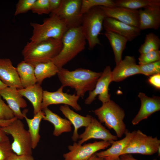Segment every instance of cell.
<instances>
[{
    "label": "cell",
    "instance_id": "cell-1",
    "mask_svg": "<svg viewBox=\"0 0 160 160\" xmlns=\"http://www.w3.org/2000/svg\"><path fill=\"white\" fill-rule=\"evenodd\" d=\"M102 73L81 68L69 71L62 68L57 75L62 86L74 89L76 95L83 98L87 91L94 89Z\"/></svg>",
    "mask_w": 160,
    "mask_h": 160
},
{
    "label": "cell",
    "instance_id": "cell-2",
    "mask_svg": "<svg viewBox=\"0 0 160 160\" xmlns=\"http://www.w3.org/2000/svg\"><path fill=\"white\" fill-rule=\"evenodd\" d=\"M61 41L62 47L61 51L51 61L59 69L84 49L86 40L81 25L68 29Z\"/></svg>",
    "mask_w": 160,
    "mask_h": 160
},
{
    "label": "cell",
    "instance_id": "cell-3",
    "mask_svg": "<svg viewBox=\"0 0 160 160\" xmlns=\"http://www.w3.org/2000/svg\"><path fill=\"white\" fill-rule=\"evenodd\" d=\"M62 47L61 39H50L34 44L28 42L22 54L24 61L35 66L51 61L59 54Z\"/></svg>",
    "mask_w": 160,
    "mask_h": 160
},
{
    "label": "cell",
    "instance_id": "cell-4",
    "mask_svg": "<svg viewBox=\"0 0 160 160\" xmlns=\"http://www.w3.org/2000/svg\"><path fill=\"white\" fill-rule=\"evenodd\" d=\"M33 28L29 42L36 44L50 39H61L68 28L65 23L56 15H51L41 24L30 23Z\"/></svg>",
    "mask_w": 160,
    "mask_h": 160
},
{
    "label": "cell",
    "instance_id": "cell-5",
    "mask_svg": "<svg viewBox=\"0 0 160 160\" xmlns=\"http://www.w3.org/2000/svg\"><path fill=\"white\" fill-rule=\"evenodd\" d=\"M100 123H103L109 129H113L118 137L121 138L127 129L123 121L124 110L113 101L110 100L103 103L94 111Z\"/></svg>",
    "mask_w": 160,
    "mask_h": 160
},
{
    "label": "cell",
    "instance_id": "cell-6",
    "mask_svg": "<svg viewBox=\"0 0 160 160\" xmlns=\"http://www.w3.org/2000/svg\"><path fill=\"white\" fill-rule=\"evenodd\" d=\"M106 17L100 6L93 7L83 15L81 27L88 41L89 49H92L97 45H101L98 36L103 29Z\"/></svg>",
    "mask_w": 160,
    "mask_h": 160
},
{
    "label": "cell",
    "instance_id": "cell-7",
    "mask_svg": "<svg viewBox=\"0 0 160 160\" xmlns=\"http://www.w3.org/2000/svg\"><path fill=\"white\" fill-rule=\"evenodd\" d=\"M2 129L7 134L11 135L13 138L11 146L14 153L17 155H32L31 136L20 119L16 118Z\"/></svg>",
    "mask_w": 160,
    "mask_h": 160
},
{
    "label": "cell",
    "instance_id": "cell-8",
    "mask_svg": "<svg viewBox=\"0 0 160 160\" xmlns=\"http://www.w3.org/2000/svg\"><path fill=\"white\" fill-rule=\"evenodd\" d=\"M82 0H62L56 15L65 24L68 29L81 26L82 15L81 12Z\"/></svg>",
    "mask_w": 160,
    "mask_h": 160
},
{
    "label": "cell",
    "instance_id": "cell-9",
    "mask_svg": "<svg viewBox=\"0 0 160 160\" xmlns=\"http://www.w3.org/2000/svg\"><path fill=\"white\" fill-rule=\"evenodd\" d=\"M108 141H101L85 144L83 145L75 142L69 145V151L63 154L64 160H87L97 151L111 145Z\"/></svg>",
    "mask_w": 160,
    "mask_h": 160
},
{
    "label": "cell",
    "instance_id": "cell-10",
    "mask_svg": "<svg viewBox=\"0 0 160 160\" xmlns=\"http://www.w3.org/2000/svg\"><path fill=\"white\" fill-rule=\"evenodd\" d=\"M64 87L61 86L57 91L53 92L43 91L41 105L42 111L50 105L59 104L70 106L77 111L81 110V108L78 103L80 97L75 94L71 95L64 92Z\"/></svg>",
    "mask_w": 160,
    "mask_h": 160
},
{
    "label": "cell",
    "instance_id": "cell-11",
    "mask_svg": "<svg viewBox=\"0 0 160 160\" xmlns=\"http://www.w3.org/2000/svg\"><path fill=\"white\" fill-rule=\"evenodd\" d=\"M111 71L109 66H106L104 69L98 79L95 88L92 91L89 92V96L85 100L86 104H90L98 95V99L102 103L111 100L108 89L110 84L112 82Z\"/></svg>",
    "mask_w": 160,
    "mask_h": 160
},
{
    "label": "cell",
    "instance_id": "cell-12",
    "mask_svg": "<svg viewBox=\"0 0 160 160\" xmlns=\"http://www.w3.org/2000/svg\"><path fill=\"white\" fill-rule=\"evenodd\" d=\"M80 140L78 143L81 145L91 139H99L103 141L111 142L116 140L118 137L111 134L99 121L92 117L90 124L86 127L84 131L79 135Z\"/></svg>",
    "mask_w": 160,
    "mask_h": 160
},
{
    "label": "cell",
    "instance_id": "cell-13",
    "mask_svg": "<svg viewBox=\"0 0 160 160\" xmlns=\"http://www.w3.org/2000/svg\"><path fill=\"white\" fill-rule=\"evenodd\" d=\"M100 7L104 11L106 17L139 28V17L138 10L116 6Z\"/></svg>",
    "mask_w": 160,
    "mask_h": 160
},
{
    "label": "cell",
    "instance_id": "cell-14",
    "mask_svg": "<svg viewBox=\"0 0 160 160\" xmlns=\"http://www.w3.org/2000/svg\"><path fill=\"white\" fill-rule=\"evenodd\" d=\"M103 27L105 31H111L126 38L131 41L140 34L138 27L130 25L114 19L106 17L104 19Z\"/></svg>",
    "mask_w": 160,
    "mask_h": 160
},
{
    "label": "cell",
    "instance_id": "cell-15",
    "mask_svg": "<svg viewBox=\"0 0 160 160\" xmlns=\"http://www.w3.org/2000/svg\"><path fill=\"white\" fill-rule=\"evenodd\" d=\"M140 74L139 65L133 56H127L123 60L116 64L111 71L112 81L119 82L127 78Z\"/></svg>",
    "mask_w": 160,
    "mask_h": 160
},
{
    "label": "cell",
    "instance_id": "cell-16",
    "mask_svg": "<svg viewBox=\"0 0 160 160\" xmlns=\"http://www.w3.org/2000/svg\"><path fill=\"white\" fill-rule=\"evenodd\" d=\"M17 89L7 87L0 91V95L6 100L15 117L21 120L24 117L20 109L25 108L27 105L25 100L18 92Z\"/></svg>",
    "mask_w": 160,
    "mask_h": 160
},
{
    "label": "cell",
    "instance_id": "cell-17",
    "mask_svg": "<svg viewBox=\"0 0 160 160\" xmlns=\"http://www.w3.org/2000/svg\"><path fill=\"white\" fill-rule=\"evenodd\" d=\"M138 96L141 102V105L138 113L133 119L134 125L138 124L141 121L148 118L152 114L160 110V99L158 97H149L144 93L140 92Z\"/></svg>",
    "mask_w": 160,
    "mask_h": 160
},
{
    "label": "cell",
    "instance_id": "cell-18",
    "mask_svg": "<svg viewBox=\"0 0 160 160\" xmlns=\"http://www.w3.org/2000/svg\"><path fill=\"white\" fill-rule=\"evenodd\" d=\"M0 80L7 87L18 89L23 88L16 67L9 58H0Z\"/></svg>",
    "mask_w": 160,
    "mask_h": 160
},
{
    "label": "cell",
    "instance_id": "cell-19",
    "mask_svg": "<svg viewBox=\"0 0 160 160\" xmlns=\"http://www.w3.org/2000/svg\"><path fill=\"white\" fill-rule=\"evenodd\" d=\"M139 28L141 30L147 29L155 30L160 26V6L151 7L138 10Z\"/></svg>",
    "mask_w": 160,
    "mask_h": 160
},
{
    "label": "cell",
    "instance_id": "cell-20",
    "mask_svg": "<svg viewBox=\"0 0 160 160\" xmlns=\"http://www.w3.org/2000/svg\"><path fill=\"white\" fill-rule=\"evenodd\" d=\"M60 110L66 118L73 125L74 130L71 137L72 140L76 142L79 139L78 129L81 127L88 126L90 123L92 116L87 115L83 116L75 112L67 105L61 106Z\"/></svg>",
    "mask_w": 160,
    "mask_h": 160
},
{
    "label": "cell",
    "instance_id": "cell-21",
    "mask_svg": "<svg viewBox=\"0 0 160 160\" xmlns=\"http://www.w3.org/2000/svg\"><path fill=\"white\" fill-rule=\"evenodd\" d=\"M44 113L43 120L48 121L54 125L53 135L59 136L64 132L72 130V124L68 119H64L49 109L48 107L42 110Z\"/></svg>",
    "mask_w": 160,
    "mask_h": 160
},
{
    "label": "cell",
    "instance_id": "cell-22",
    "mask_svg": "<svg viewBox=\"0 0 160 160\" xmlns=\"http://www.w3.org/2000/svg\"><path fill=\"white\" fill-rule=\"evenodd\" d=\"M17 90L20 95L25 97L31 103L33 108L34 115L42 111L41 105L43 91L40 84L36 83Z\"/></svg>",
    "mask_w": 160,
    "mask_h": 160
},
{
    "label": "cell",
    "instance_id": "cell-23",
    "mask_svg": "<svg viewBox=\"0 0 160 160\" xmlns=\"http://www.w3.org/2000/svg\"><path fill=\"white\" fill-rule=\"evenodd\" d=\"M135 132L136 131L129 132L127 129L124 134L125 135L124 137L120 140L110 142L111 145L110 147L105 151L96 153V155L98 157L102 158L120 157L123 151L133 136Z\"/></svg>",
    "mask_w": 160,
    "mask_h": 160
},
{
    "label": "cell",
    "instance_id": "cell-24",
    "mask_svg": "<svg viewBox=\"0 0 160 160\" xmlns=\"http://www.w3.org/2000/svg\"><path fill=\"white\" fill-rule=\"evenodd\" d=\"M27 111V109H25L23 113L28 127V131L31 136L32 147L33 149L37 147L40 140V125L41 121L44 116V113L41 111L34 115L33 118L30 119L26 116V113Z\"/></svg>",
    "mask_w": 160,
    "mask_h": 160
},
{
    "label": "cell",
    "instance_id": "cell-25",
    "mask_svg": "<svg viewBox=\"0 0 160 160\" xmlns=\"http://www.w3.org/2000/svg\"><path fill=\"white\" fill-rule=\"evenodd\" d=\"M35 66L25 62L21 61L16 67L21 84L23 88L37 83L34 73Z\"/></svg>",
    "mask_w": 160,
    "mask_h": 160
},
{
    "label": "cell",
    "instance_id": "cell-26",
    "mask_svg": "<svg viewBox=\"0 0 160 160\" xmlns=\"http://www.w3.org/2000/svg\"><path fill=\"white\" fill-rule=\"evenodd\" d=\"M104 34L109 40L112 48L117 64L122 60V54L128 41L125 37L109 31H105Z\"/></svg>",
    "mask_w": 160,
    "mask_h": 160
},
{
    "label": "cell",
    "instance_id": "cell-27",
    "mask_svg": "<svg viewBox=\"0 0 160 160\" xmlns=\"http://www.w3.org/2000/svg\"><path fill=\"white\" fill-rule=\"evenodd\" d=\"M59 70L51 61L36 64L35 66L34 73L37 83L41 85L44 79L57 74Z\"/></svg>",
    "mask_w": 160,
    "mask_h": 160
},
{
    "label": "cell",
    "instance_id": "cell-28",
    "mask_svg": "<svg viewBox=\"0 0 160 160\" xmlns=\"http://www.w3.org/2000/svg\"><path fill=\"white\" fill-rule=\"evenodd\" d=\"M113 1L116 7L135 10L160 6V0H116Z\"/></svg>",
    "mask_w": 160,
    "mask_h": 160
},
{
    "label": "cell",
    "instance_id": "cell-29",
    "mask_svg": "<svg viewBox=\"0 0 160 160\" xmlns=\"http://www.w3.org/2000/svg\"><path fill=\"white\" fill-rule=\"evenodd\" d=\"M160 147V140L157 137L147 136L140 144L137 153L152 155L157 152Z\"/></svg>",
    "mask_w": 160,
    "mask_h": 160
},
{
    "label": "cell",
    "instance_id": "cell-30",
    "mask_svg": "<svg viewBox=\"0 0 160 160\" xmlns=\"http://www.w3.org/2000/svg\"><path fill=\"white\" fill-rule=\"evenodd\" d=\"M160 47V39L159 36L153 33L146 34L144 43L138 49L140 54L159 50Z\"/></svg>",
    "mask_w": 160,
    "mask_h": 160
},
{
    "label": "cell",
    "instance_id": "cell-31",
    "mask_svg": "<svg viewBox=\"0 0 160 160\" xmlns=\"http://www.w3.org/2000/svg\"><path fill=\"white\" fill-rule=\"evenodd\" d=\"M147 136L140 130L136 131L134 135L123 151L121 155L137 153L140 144Z\"/></svg>",
    "mask_w": 160,
    "mask_h": 160
},
{
    "label": "cell",
    "instance_id": "cell-32",
    "mask_svg": "<svg viewBox=\"0 0 160 160\" xmlns=\"http://www.w3.org/2000/svg\"><path fill=\"white\" fill-rule=\"evenodd\" d=\"M97 6L116 7L113 0H82L81 7V13L83 15L91 8Z\"/></svg>",
    "mask_w": 160,
    "mask_h": 160
},
{
    "label": "cell",
    "instance_id": "cell-33",
    "mask_svg": "<svg viewBox=\"0 0 160 160\" xmlns=\"http://www.w3.org/2000/svg\"><path fill=\"white\" fill-rule=\"evenodd\" d=\"M140 74L147 76L160 73V60L144 65H139Z\"/></svg>",
    "mask_w": 160,
    "mask_h": 160
},
{
    "label": "cell",
    "instance_id": "cell-34",
    "mask_svg": "<svg viewBox=\"0 0 160 160\" xmlns=\"http://www.w3.org/2000/svg\"><path fill=\"white\" fill-rule=\"evenodd\" d=\"M139 65L148 64L160 60V51H153L140 54L138 58Z\"/></svg>",
    "mask_w": 160,
    "mask_h": 160
},
{
    "label": "cell",
    "instance_id": "cell-35",
    "mask_svg": "<svg viewBox=\"0 0 160 160\" xmlns=\"http://www.w3.org/2000/svg\"><path fill=\"white\" fill-rule=\"evenodd\" d=\"M31 10L39 15L50 13L49 0H36Z\"/></svg>",
    "mask_w": 160,
    "mask_h": 160
},
{
    "label": "cell",
    "instance_id": "cell-36",
    "mask_svg": "<svg viewBox=\"0 0 160 160\" xmlns=\"http://www.w3.org/2000/svg\"><path fill=\"white\" fill-rule=\"evenodd\" d=\"M36 0H20L17 4L14 15L25 13L32 9Z\"/></svg>",
    "mask_w": 160,
    "mask_h": 160
},
{
    "label": "cell",
    "instance_id": "cell-37",
    "mask_svg": "<svg viewBox=\"0 0 160 160\" xmlns=\"http://www.w3.org/2000/svg\"><path fill=\"white\" fill-rule=\"evenodd\" d=\"M15 117L13 112L3 101L0 95V120H9Z\"/></svg>",
    "mask_w": 160,
    "mask_h": 160
},
{
    "label": "cell",
    "instance_id": "cell-38",
    "mask_svg": "<svg viewBox=\"0 0 160 160\" xmlns=\"http://www.w3.org/2000/svg\"><path fill=\"white\" fill-rule=\"evenodd\" d=\"M13 152L9 140L0 141V160H6Z\"/></svg>",
    "mask_w": 160,
    "mask_h": 160
},
{
    "label": "cell",
    "instance_id": "cell-39",
    "mask_svg": "<svg viewBox=\"0 0 160 160\" xmlns=\"http://www.w3.org/2000/svg\"><path fill=\"white\" fill-rule=\"evenodd\" d=\"M6 160H34L32 155H17L14 152L12 153Z\"/></svg>",
    "mask_w": 160,
    "mask_h": 160
},
{
    "label": "cell",
    "instance_id": "cell-40",
    "mask_svg": "<svg viewBox=\"0 0 160 160\" xmlns=\"http://www.w3.org/2000/svg\"><path fill=\"white\" fill-rule=\"evenodd\" d=\"M49 6L51 15L55 14L60 5L62 0H49Z\"/></svg>",
    "mask_w": 160,
    "mask_h": 160
},
{
    "label": "cell",
    "instance_id": "cell-41",
    "mask_svg": "<svg viewBox=\"0 0 160 160\" xmlns=\"http://www.w3.org/2000/svg\"><path fill=\"white\" fill-rule=\"evenodd\" d=\"M148 81L149 83L158 89H160V74L158 73L150 76Z\"/></svg>",
    "mask_w": 160,
    "mask_h": 160
},
{
    "label": "cell",
    "instance_id": "cell-42",
    "mask_svg": "<svg viewBox=\"0 0 160 160\" xmlns=\"http://www.w3.org/2000/svg\"><path fill=\"white\" fill-rule=\"evenodd\" d=\"M7 134L2 129V127L0 126V141H5L9 140Z\"/></svg>",
    "mask_w": 160,
    "mask_h": 160
},
{
    "label": "cell",
    "instance_id": "cell-43",
    "mask_svg": "<svg viewBox=\"0 0 160 160\" xmlns=\"http://www.w3.org/2000/svg\"><path fill=\"white\" fill-rule=\"evenodd\" d=\"M120 158L122 160H138L134 158L131 154H124L121 155ZM152 160H157L156 159Z\"/></svg>",
    "mask_w": 160,
    "mask_h": 160
},
{
    "label": "cell",
    "instance_id": "cell-44",
    "mask_svg": "<svg viewBox=\"0 0 160 160\" xmlns=\"http://www.w3.org/2000/svg\"><path fill=\"white\" fill-rule=\"evenodd\" d=\"M16 118L15 117L12 119L7 120H0V126L2 127H4L9 125Z\"/></svg>",
    "mask_w": 160,
    "mask_h": 160
},
{
    "label": "cell",
    "instance_id": "cell-45",
    "mask_svg": "<svg viewBox=\"0 0 160 160\" xmlns=\"http://www.w3.org/2000/svg\"><path fill=\"white\" fill-rule=\"evenodd\" d=\"M103 158L97 156L95 153L87 160H103Z\"/></svg>",
    "mask_w": 160,
    "mask_h": 160
},
{
    "label": "cell",
    "instance_id": "cell-46",
    "mask_svg": "<svg viewBox=\"0 0 160 160\" xmlns=\"http://www.w3.org/2000/svg\"><path fill=\"white\" fill-rule=\"evenodd\" d=\"M103 160H122L120 157H105L103 158Z\"/></svg>",
    "mask_w": 160,
    "mask_h": 160
},
{
    "label": "cell",
    "instance_id": "cell-47",
    "mask_svg": "<svg viewBox=\"0 0 160 160\" xmlns=\"http://www.w3.org/2000/svg\"><path fill=\"white\" fill-rule=\"evenodd\" d=\"M7 87L0 80V91Z\"/></svg>",
    "mask_w": 160,
    "mask_h": 160
}]
</instances>
